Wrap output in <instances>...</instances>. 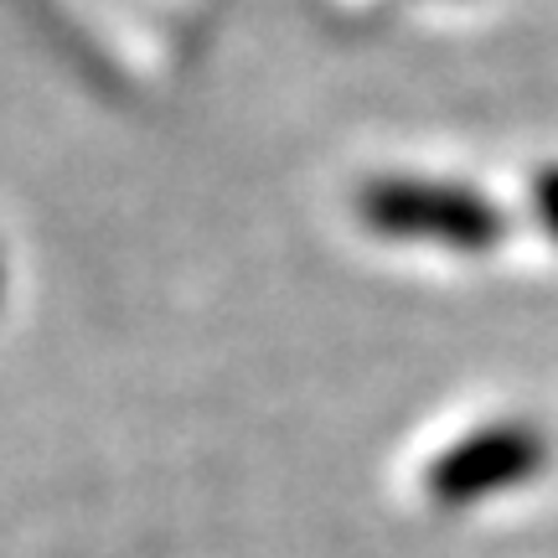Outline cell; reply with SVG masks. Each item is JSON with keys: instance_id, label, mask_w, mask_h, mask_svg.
<instances>
[{"instance_id": "7a4b0ae2", "label": "cell", "mask_w": 558, "mask_h": 558, "mask_svg": "<svg viewBox=\"0 0 558 558\" xmlns=\"http://www.w3.org/2000/svg\"><path fill=\"white\" fill-rule=\"evenodd\" d=\"M543 465H548V439L533 424H497V429L460 439L429 471V492L439 501H476L533 481Z\"/></svg>"}, {"instance_id": "3957f363", "label": "cell", "mask_w": 558, "mask_h": 558, "mask_svg": "<svg viewBox=\"0 0 558 558\" xmlns=\"http://www.w3.org/2000/svg\"><path fill=\"white\" fill-rule=\"evenodd\" d=\"M533 202H538V218H543V228L558 239V166L554 171H543L538 177V186H533Z\"/></svg>"}, {"instance_id": "6da1fadb", "label": "cell", "mask_w": 558, "mask_h": 558, "mask_svg": "<svg viewBox=\"0 0 558 558\" xmlns=\"http://www.w3.org/2000/svg\"><path fill=\"white\" fill-rule=\"evenodd\" d=\"M362 222L378 239L399 243H439L456 254H486L507 233V218L492 197H481L456 181H418V177H378L357 197Z\"/></svg>"}, {"instance_id": "277c9868", "label": "cell", "mask_w": 558, "mask_h": 558, "mask_svg": "<svg viewBox=\"0 0 558 558\" xmlns=\"http://www.w3.org/2000/svg\"><path fill=\"white\" fill-rule=\"evenodd\" d=\"M0 269H5V264H0ZM0 290H5V275H0Z\"/></svg>"}]
</instances>
